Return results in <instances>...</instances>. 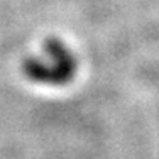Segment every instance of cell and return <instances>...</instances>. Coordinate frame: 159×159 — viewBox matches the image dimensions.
I'll return each instance as SVG.
<instances>
[{"instance_id":"6da1fadb","label":"cell","mask_w":159,"mask_h":159,"mask_svg":"<svg viewBox=\"0 0 159 159\" xmlns=\"http://www.w3.org/2000/svg\"><path fill=\"white\" fill-rule=\"evenodd\" d=\"M44 52V56L27 59L24 63V71L34 81H56L54 78H59L63 71L54 68V64L64 66L68 61L66 54L58 44H49Z\"/></svg>"}]
</instances>
